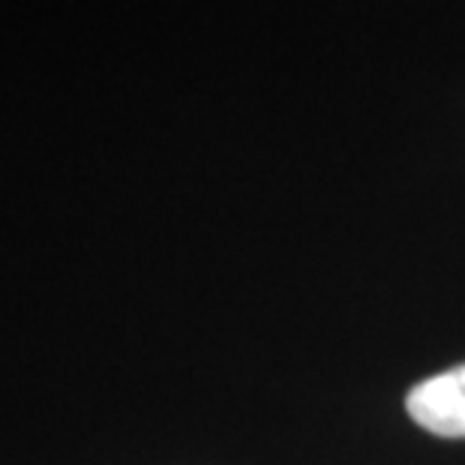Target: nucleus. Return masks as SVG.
<instances>
[{"label":"nucleus","mask_w":465,"mask_h":465,"mask_svg":"<svg viewBox=\"0 0 465 465\" xmlns=\"http://www.w3.org/2000/svg\"><path fill=\"white\" fill-rule=\"evenodd\" d=\"M411 420L441 439H465V366L420 381L405 400Z\"/></svg>","instance_id":"1"}]
</instances>
